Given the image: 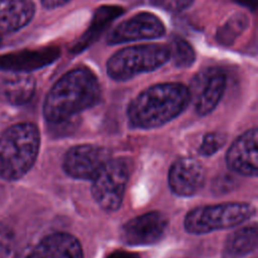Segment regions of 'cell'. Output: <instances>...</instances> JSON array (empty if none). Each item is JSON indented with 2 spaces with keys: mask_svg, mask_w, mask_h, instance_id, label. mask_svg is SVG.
<instances>
[{
  "mask_svg": "<svg viewBox=\"0 0 258 258\" xmlns=\"http://www.w3.org/2000/svg\"><path fill=\"white\" fill-rule=\"evenodd\" d=\"M226 87V76L218 68L200 71L192 79L188 89L197 112L204 116L211 113L221 100Z\"/></svg>",
  "mask_w": 258,
  "mask_h": 258,
  "instance_id": "52a82bcc",
  "label": "cell"
},
{
  "mask_svg": "<svg viewBox=\"0 0 258 258\" xmlns=\"http://www.w3.org/2000/svg\"><path fill=\"white\" fill-rule=\"evenodd\" d=\"M206 172L202 163L190 157H182L172 163L168 171L171 190L181 197L197 194L205 183Z\"/></svg>",
  "mask_w": 258,
  "mask_h": 258,
  "instance_id": "8fae6325",
  "label": "cell"
},
{
  "mask_svg": "<svg viewBox=\"0 0 258 258\" xmlns=\"http://www.w3.org/2000/svg\"><path fill=\"white\" fill-rule=\"evenodd\" d=\"M59 50L55 47L35 51H25L10 57V59H13V61L11 60L9 63H11L10 68L12 71L28 72L52 62L55 58H57Z\"/></svg>",
  "mask_w": 258,
  "mask_h": 258,
  "instance_id": "ac0fdd59",
  "label": "cell"
},
{
  "mask_svg": "<svg viewBox=\"0 0 258 258\" xmlns=\"http://www.w3.org/2000/svg\"><path fill=\"white\" fill-rule=\"evenodd\" d=\"M109 154L106 149L92 144H82L70 148L62 162L67 174L78 179H93L107 162Z\"/></svg>",
  "mask_w": 258,
  "mask_h": 258,
  "instance_id": "ba28073f",
  "label": "cell"
},
{
  "mask_svg": "<svg viewBox=\"0 0 258 258\" xmlns=\"http://www.w3.org/2000/svg\"><path fill=\"white\" fill-rule=\"evenodd\" d=\"M169 58L177 68H188L196 59V53L191 45L179 36H173L168 46Z\"/></svg>",
  "mask_w": 258,
  "mask_h": 258,
  "instance_id": "ffe728a7",
  "label": "cell"
},
{
  "mask_svg": "<svg viewBox=\"0 0 258 258\" xmlns=\"http://www.w3.org/2000/svg\"><path fill=\"white\" fill-rule=\"evenodd\" d=\"M254 213V207L246 203H225L199 207L186 215L184 228L190 234H206L238 226L251 218Z\"/></svg>",
  "mask_w": 258,
  "mask_h": 258,
  "instance_id": "5b68a950",
  "label": "cell"
},
{
  "mask_svg": "<svg viewBox=\"0 0 258 258\" xmlns=\"http://www.w3.org/2000/svg\"><path fill=\"white\" fill-rule=\"evenodd\" d=\"M188 89L177 83L152 86L141 92L128 106L131 125L141 129L159 127L177 117L187 106Z\"/></svg>",
  "mask_w": 258,
  "mask_h": 258,
  "instance_id": "7a4b0ae2",
  "label": "cell"
},
{
  "mask_svg": "<svg viewBox=\"0 0 258 258\" xmlns=\"http://www.w3.org/2000/svg\"><path fill=\"white\" fill-rule=\"evenodd\" d=\"M257 227L247 226L233 232L227 239L223 258H243L257 247Z\"/></svg>",
  "mask_w": 258,
  "mask_h": 258,
  "instance_id": "e0dca14e",
  "label": "cell"
},
{
  "mask_svg": "<svg viewBox=\"0 0 258 258\" xmlns=\"http://www.w3.org/2000/svg\"><path fill=\"white\" fill-rule=\"evenodd\" d=\"M227 136L223 133H209L205 136L202 145L199 148L200 154L204 156H210L213 155L215 152H217L226 142Z\"/></svg>",
  "mask_w": 258,
  "mask_h": 258,
  "instance_id": "44dd1931",
  "label": "cell"
},
{
  "mask_svg": "<svg viewBox=\"0 0 258 258\" xmlns=\"http://www.w3.org/2000/svg\"><path fill=\"white\" fill-rule=\"evenodd\" d=\"M257 134L256 128L250 129L239 136L230 146L226 154V161L230 169L244 175H257Z\"/></svg>",
  "mask_w": 258,
  "mask_h": 258,
  "instance_id": "7c38bea8",
  "label": "cell"
},
{
  "mask_svg": "<svg viewBox=\"0 0 258 258\" xmlns=\"http://www.w3.org/2000/svg\"><path fill=\"white\" fill-rule=\"evenodd\" d=\"M128 168L120 159H108L94 176L92 195L106 211H116L122 204L128 181Z\"/></svg>",
  "mask_w": 258,
  "mask_h": 258,
  "instance_id": "8992f818",
  "label": "cell"
},
{
  "mask_svg": "<svg viewBox=\"0 0 258 258\" xmlns=\"http://www.w3.org/2000/svg\"><path fill=\"white\" fill-rule=\"evenodd\" d=\"M13 233L5 224L0 223V258H5L12 247Z\"/></svg>",
  "mask_w": 258,
  "mask_h": 258,
  "instance_id": "7402d4cb",
  "label": "cell"
},
{
  "mask_svg": "<svg viewBox=\"0 0 258 258\" xmlns=\"http://www.w3.org/2000/svg\"><path fill=\"white\" fill-rule=\"evenodd\" d=\"M100 86L95 75L78 68L63 75L49 90L43 104L47 122L58 124L94 106L100 98Z\"/></svg>",
  "mask_w": 258,
  "mask_h": 258,
  "instance_id": "6da1fadb",
  "label": "cell"
},
{
  "mask_svg": "<svg viewBox=\"0 0 258 258\" xmlns=\"http://www.w3.org/2000/svg\"><path fill=\"white\" fill-rule=\"evenodd\" d=\"M71 0H41L42 5L46 8H55L62 6L63 4L68 3Z\"/></svg>",
  "mask_w": 258,
  "mask_h": 258,
  "instance_id": "cb8c5ba5",
  "label": "cell"
},
{
  "mask_svg": "<svg viewBox=\"0 0 258 258\" xmlns=\"http://www.w3.org/2000/svg\"><path fill=\"white\" fill-rule=\"evenodd\" d=\"M26 258H83V250L77 238L58 232L43 238Z\"/></svg>",
  "mask_w": 258,
  "mask_h": 258,
  "instance_id": "4fadbf2b",
  "label": "cell"
},
{
  "mask_svg": "<svg viewBox=\"0 0 258 258\" xmlns=\"http://www.w3.org/2000/svg\"><path fill=\"white\" fill-rule=\"evenodd\" d=\"M35 81L26 72L12 71L0 78V98L11 105H23L33 96Z\"/></svg>",
  "mask_w": 258,
  "mask_h": 258,
  "instance_id": "5bb4252c",
  "label": "cell"
},
{
  "mask_svg": "<svg viewBox=\"0 0 258 258\" xmlns=\"http://www.w3.org/2000/svg\"><path fill=\"white\" fill-rule=\"evenodd\" d=\"M167 229L166 217L159 212H150L124 224L121 229V239L129 245H151L161 240Z\"/></svg>",
  "mask_w": 258,
  "mask_h": 258,
  "instance_id": "9c48e42d",
  "label": "cell"
},
{
  "mask_svg": "<svg viewBox=\"0 0 258 258\" xmlns=\"http://www.w3.org/2000/svg\"><path fill=\"white\" fill-rule=\"evenodd\" d=\"M164 31L162 22L154 14L142 12L115 26L108 34L107 41L110 44H117L140 39L157 38L163 35Z\"/></svg>",
  "mask_w": 258,
  "mask_h": 258,
  "instance_id": "30bf717a",
  "label": "cell"
},
{
  "mask_svg": "<svg viewBox=\"0 0 258 258\" xmlns=\"http://www.w3.org/2000/svg\"><path fill=\"white\" fill-rule=\"evenodd\" d=\"M0 44H1V36H0Z\"/></svg>",
  "mask_w": 258,
  "mask_h": 258,
  "instance_id": "484cf974",
  "label": "cell"
},
{
  "mask_svg": "<svg viewBox=\"0 0 258 258\" xmlns=\"http://www.w3.org/2000/svg\"><path fill=\"white\" fill-rule=\"evenodd\" d=\"M34 5L29 0H0V30L15 31L33 17Z\"/></svg>",
  "mask_w": 258,
  "mask_h": 258,
  "instance_id": "9a60e30c",
  "label": "cell"
},
{
  "mask_svg": "<svg viewBox=\"0 0 258 258\" xmlns=\"http://www.w3.org/2000/svg\"><path fill=\"white\" fill-rule=\"evenodd\" d=\"M248 17L243 13H236L231 16L217 31V40L222 45L228 46L234 43L237 37L247 28Z\"/></svg>",
  "mask_w": 258,
  "mask_h": 258,
  "instance_id": "d6986e66",
  "label": "cell"
},
{
  "mask_svg": "<svg viewBox=\"0 0 258 258\" xmlns=\"http://www.w3.org/2000/svg\"><path fill=\"white\" fill-rule=\"evenodd\" d=\"M168 58V46L163 44L150 43L125 47L110 57L107 72L114 80L126 81L161 67Z\"/></svg>",
  "mask_w": 258,
  "mask_h": 258,
  "instance_id": "277c9868",
  "label": "cell"
},
{
  "mask_svg": "<svg viewBox=\"0 0 258 258\" xmlns=\"http://www.w3.org/2000/svg\"><path fill=\"white\" fill-rule=\"evenodd\" d=\"M194 0H153V3L170 12H180L186 9Z\"/></svg>",
  "mask_w": 258,
  "mask_h": 258,
  "instance_id": "603a6c76",
  "label": "cell"
},
{
  "mask_svg": "<svg viewBox=\"0 0 258 258\" xmlns=\"http://www.w3.org/2000/svg\"><path fill=\"white\" fill-rule=\"evenodd\" d=\"M234 1L243 6H246L252 10H254L257 5V0H234Z\"/></svg>",
  "mask_w": 258,
  "mask_h": 258,
  "instance_id": "d4e9b609",
  "label": "cell"
},
{
  "mask_svg": "<svg viewBox=\"0 0 258 258\" xmlns=\"http://www.w3.org/2000/svg\"><path fill=\"white\" fill-rule=\"evenodd\" d=\"M123 12L122 7L119 6H103L98 8L95 12L88 30L79 38V40L72 46V51L80 52L88 45L94 42L107 27V25L118 17Z\"/></svg>",
  "mask_w": 258,
  "mask_h": 258,
  "instance_id": "2e32d148",
  "label": "cell"
},
{
  "mask_svg": "<svg viewBox=\"0 0 258 258\" xmlns=\"http://www.w3.org/2000/svg\"><path fill=\"white\" fill-rule=\"evenodd\" d=\"M40 137L31 123L9 127L0 137V176L6 180L22 177L34 164Z\"/></svg>",
  "mask_w": 258,
  "mask_h": 258,
  "instance_id": "3957f363",
  "label": "cell"
}]
</instances>
